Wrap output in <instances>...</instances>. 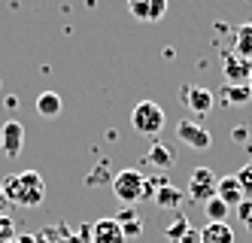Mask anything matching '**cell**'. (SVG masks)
Masks as SVG:
<instances>
[{"label": "cell", "mask_w": 252, "mask_h": 243, "mask_svg": "<svg viewBox=\"0 0 252 243\" xmlns=\"http://www.w3.org/2000/svg\"><path fill=\"white\" fill-rule=\"evenodd\" d=\"M0 189H3L6 201L15 204V207H40L46 201V179L37 174V171H22V174H12L0 182Z\"/></svg>", "instance_id": "1"}, {"label": "cell", "mask_w": 252, "mask_h": 243, "mask_svg": "<svg viewBox=\"0 0 252 243\" xmlns=\"http://www.w3.org/2000/svg\"><path fill=\"white\" fill-rule=\"evenodd\" d=\"M131 128L137 134H146V137L161 134V128H164V109H161L155 101H140L131 109Z\"/></svg>", "instance_id": "2"}, {"label": "cell", "mask_w": 252, "mask_h": 243, "mask_svg": "<svg viewBox=\"0 0 252 243\" xmlns=\"http://www.w3.org/2000/svg\"><path fill=\"white\" fill-rule=\"evenodd\" d=\"M143 182H146V176H143L140 171H134V167L119 171L113 176V195L122 204H137V201H143Z\"/></svg>", "instance_id": "3"}, {"label": "cell", "mask_w": 252, "mask_h": 243, "mask_svg": "<svg viewBox=\"0 0 252 243\" xmlns=\"http://www.w3.org/2000/svg\"><path fill=\"white\" fill-rule=\"evenodd\" d=\"M216 174L210 167H194L191 171V179H189V198L197 201V204H207L210 198H216Z\"/></svg>", "instance_id": "4"}, {"label": "cell", "mask_w": 252, "mask_h": 243, "mask_svg": "<svg viewBox=\"0 0 252 243\" xmlns=\"http://www.w3.org/2000/svg\"><path fill=\"white\" fill-rule=\"evenodd\" d=\"M176 137L183 140L189 149H197V152H204V149L213 146V137H210V131L204 125H197L191 119H183V122H176Z\"/></svg>", "instance_id": "5"}, {"label": "cell", "mask_w": 252, "mask_h": 243, "mask_svg": "<svg viewBox=\"0 0 252 243\" xmlns=\"http://www.w3.org/2000/svg\"><path fill=\"white\" fill-rule=\"evenodd\" d=\"M222 73H225V85H246L249 76H252V61L240 58L237 52H225Z\"/></svg>", "instance_id": "6"}, {"label": "cell", "mask_w": 252, "mask_h": 243, "mask_svg": "<svg viewBox=\"0 0 252 243\" xmlns=\"http://www.w3.org/2000/svg\"><path fill=\"white\" fill-rule=\"evenodd\" d=\"M25 146V125L19 119H9L0 128V149H3L6 158H19Z\"/></svg>", "instance_id": "7"}, {"label": "cell", "mask_w": 252, "mask_h": 243, "mask_svg": "<svg viewBox=\"0 0 252 243\" xmlns=\"http://www.w3.org/2000/svg\"><path fill=\"white\" fill-rule=\"evenodd\" d=\"M179 101H183L194 116H207L213 109V91L210 88H201V85H183L179 88Z\"/></svg>", "instance_id": "8"}, {"label": "cell", "mask_w": 252, "mask_h": 243, "mask_svg": "<svg viewBox=\"0 0 252 243\" xmlns=\"http://www.w3.org/2000/svg\"><path fill=\"white\" fill-rule=\"evenodd\" d=\"M128 12L137 22H161L167 15V0H128Z\"/></svg>", "instance_id": "9"}, {"label": "cell", "mask_w": 252, "mask_h": 243, "mask_svg": "<svg viewBox=\"0 0 252 243\" xmlns=\"http://www.w3.org/2000/svg\"><path fill=\"white\" fill-rule=\"evenodd\" d=\"M125 240H128V237H125V231L116 222V216L97 219L92 225V243H125Z\"/></svg>", "instance_id": "10"}, {"label": "cell", "mask_w": 252, "mask_h": 243, "mask_svg": "<svg viewBox=\"0 0 252 243\" xmlns=\"http://www.w3.org/2000/svg\"><path fill=\"white\" fill-rule=\"evenodd\" d=\"M216 198H219L222 204H228V207H240V204L246 201L243 192H240L237 176H222L219 182H216Z\"/></svg>", "instance_id": "11"}, {"label": "cell", "mask_w": 252, "mask_h": 243, "mask_svg": "<svg viewBox=\"0 0 252 243\" xmlns=\"http://www.w3.org/2000/svg\"><path fill=\"white\" fill-rule=\"evenodd\" d=\"M201 243H234V228L228 222H210L201 228Z\"/></svg>", "instance_id": "12"}, {"label": "cell", "mask_w": 252, "mask_h": 243, "mask_svg": "<svg viewBox=\"0 0 252 243\" xmlns=\"http://www.w3.org/2000/svg\"><path fill=\"white\" fill-rule=\"evenodd\" d=\"M61 98H58V91H43V95L37 98V113L43 119H58L61 116Z\"/></svg>", "instance_id": "13"}, {"label": "cell", "mask_w": 252, "mask_h": 243, "mask_svg": "<svg viewBox=\"0 0 252 243\" xmlns=\"http://www.w3.org/2000/svg\"><path fill=\"white\" fill-rule=\"evenodd\" d=\"M146 161L155 167V171H167V167H173V152L167 149V143H161V140H158V143H152Z\"/></svg>", "instance_id": "14"}, {"label": "cell", "mask_w": 252, "mask_h": 243, "mask_svg": "<svg viewBox=\"0 0 252 243\" xmlns=\"http://www.w3.org/2000/svg\"><path fill=\"white\" fill-rule=\"evenodd\" d=\"M234 52H237L240 58L252 61V22L237 28V34H234Z\"/></svg>", "instance_id": "15"}, {"label": "cell", "mask_w": 252, "mask_h": 243, "mask_svg": "<svg viewBox=\"0 0 252 243\" xmlns=\"http://www.w3.org/2000/svg\"><path fill=\"white\" fill-rule=\"evenodd\" d=\"M179 201H183L179 189H173V185H167V182H161V185H158V192H155V204H158L161 210H176V207H179Z\"/></svg>", "instance_id": "16"}, {"label": "cell", "mask_w": 252, "mask_h": 243, "mask_svg": "<svg viewBox=\"0 0 252 243\" xmlns=\"http://www.w3.org/2000/svg\"><path fill=\"white\" fill-rule=\"evenodd\" d=\"M116 222L122 225L125 237H140V234H143V222H140V216H137L134 210H122V213L116 216Z\"/></svg>", "instance_id": "17"}, {"label": "cell", "mask_w": 252, "mask_h": 243, "mask_svg": "<svg viewBox=\"0 0 252 243\" xmlns=\"http://www.w3.org/2000/svg\"><path fill=\"white\" fill-rule=\"evenodd\" d=\"M225 104H234V106H243V104H249L252 101V91H249V85H225Z\"/></svg>", "instance_id": "18"}, {"label": "cell", "mask_w": 252, "mask_h": 243, "mask_svg": "<svg viewBox=\"0 0 252 243\" xmlns=\"http://www.w3.org/2000/svg\"><path fill=\"white\" fill-rule=\"evenodd\" d=\"M189 228H191V222H189L183 213H179V216L170 222V225L164 228V237H167V240H173V243H179V240L186 237V231H189Z\"/></svg>", "instance_id": "19"}, {"label": "cell", "mask_w": 252, "mask_h": 243, "mask_svg": "<svg viewBox=\"0 0 252 243\" xmlns=\"http://www.w3.org/2000/svg\"><path fill=\"white\" fill-rule=\"evenodd\" d=\"M204 210H207V219H210V222H225L231 207H228V204H222L219 198H210V201L204 204Z\"/></svg>", "instance_id": "20"}, {"label": "cell", "mask_w": 252, "mask_h": 243, "mask_svg": "<svg viewBox=\"0 0 252 243\" xmlns=\"http://www.w3.org/2000/svg\"><path fill=\"white\" fill-rule=\"evenodd\" d=\"M237 182H240L243 198L252 201V164H246V167H240V171H237Z\"/></svg>", "instance_id": "21"}, {"label": "cell", "mask_w": 252, "mask_h": 243, "mask_svg": "<svg viewBox=\"0 0 252 243\" xmlns=\"http://www.w3.org/2000/svg\"><path fill=\"white\" fill-rule=\"evenodd\" d=\"M15 237V222L9 216H0V243H9Z\"/></svg>", "instance_id": "22"}, {"label": "cell", "mask_w": 252, "mask_h": 243, "mask_svg": "<svg viewBox=\"0 0 252 243\" xmlns=\"http://www.w3.org/2000/svg\"><path fill=\"white\" fill-rule=\"evenodd\" d=\"M237 216L243 219V225L252 231V201H243V204H240V207H237Z\"/></svg>", "instance_id": "23"}, {"label": "cell", "mask_w": 252, "mask_h": 243, "mask_svg": "<svg viewBox=\"0 0 252 243\" xmlns=\"http://www.w3.org/2000/svg\"><path fill=\"white\" fill-rule=\"evenodd\" d=\"M179 243H201V231H197V228H189V231H186V237L179 240Z\"/></svg>", "instance_id": "24"}, {"label": "cell", "mask_w": 252, "mask_h": 243, "mask_svg": "<svg viewBox=\"0 0 252 243\" xmlns=\"http://www.w3.org/2000/svg\"><path fill=\"white\" fill-rule=\"evenodd\" d=\"M231 137H234V140H240V143H243V140L249 137V131H246V128H234V134H231Z\"/></svg>", "instance_id": "25"}, {"label": "cell", "mask_w": 252, "mask_h": 243, "mask_svg": "<svg viewBox=\"0 0 252 243\" xmlns=\"http://www.w3.org/2000/svg\"><path fill=\"white\" fill-rule=\"evenodd\" d=\"M6 210H9V201H6L3 189H0V216H6Z\"/></svg>", "instance_id": "26"}, {"label": "cell", "mask_w": 252, "mask_h": 243, "mask_svg": "<svg viewBox=\"0 0 252 243\" xmlns=\"http://www.w3.org/2000/svg\"><path fill=\"white\" fill-rule=\"evenodd\" d=\"M246 85H249V91H252V76H249V82H246Z\"/></svg>", "instance_id": "27"}, {"label": "cell", "mask_w": 252, "mask_h": 243, "mask_svg": "<svg viewBox=\"0 0 252 243\" xmlns=\"http://www.w3.org/2000/svg\"><path fill=\"white\" fill-rule=\"evenodd\" d=\"M9 243H19V240H9Z\"/></svg>", "instance_id": "28"}]
</instances>
